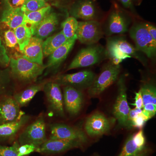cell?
I'll return each instance as SVG.
<instances>
[{
	"instance_id": "cell-39",
	"label": "cell",
	"mask_w": 156,
	"mask_h": 156,
	"mask_svg": "<svg viewBox=\"0 0 156 156\" xmlns=\"http://www.w3.org/2000/svg\"><path fill=\"white\" fill-rule=\"evenodd\" d=\"M148 32L149 33L153 38L156 41V28L155 27L148 23H143Z\"/></svg>"
},
{
	"instance_id": "cell-43",
	"label": "cell",
	"mask_w": 156,
	"mask_h": 156,
	"mask_svg": "<svg viewBox=\"0 0 156 156\" xmlns=\"http://www.w3.org/2000/svg\"><path fill=\"white\" fill-rule=\"evenodd\" d=\"M132 156H147V151L145 149V148H144L142 150L140 151L138 153L135 154Z\"/></svg>"
},
{
	"instance_id": "cell-45",
	"label": "cell",
	"mask_w": 156,
	"mask_h": 156,
	"mask_svg": "<svg viewBox=\"0 0 156 156\" xmlns=\"http://www.w3.org/2000/svg\"><path fill=\"white\" fill-rule=\"evenodd\" d=\"M4 1H5V2L6 4H8V2H9V0H4Z\"/></svg>"
},
{
	"instance_id": "cell-9",
	"label": "cell",
	"mask_w": 156,
	"mask_h": 156,
	"mask_svg": "<svg viewBox=\"0 0 156 156\" xmlns=\"http://www.w3.org/2000/svg\"><path fill=\"white\" fill-rule=\"evenodd\" d=\"M103 32L100 23L95 20L78 22L76 35L81 43L91 45L96 44L102 38Z\"/></svg>"
},
{
	"instance_id": "cell-7",
	"label": "cell",
	"mask_w": 156,
	"mask_h": 156,
	"mask_svg": "<svg viewBox=\"0 0 156 156\" xmlns=\"http://www.w3.org/2000/svg\"><path fill=\"white\" fill-rule=\"evenodd\" d=\"M118 95L113 106L114 115L119 125L123 127L129 126L128 115L130 108L127 100V87L124 76L118 80Z\"/></svg>"
},
{
	"instance_id": "cell-38",
	"label": "cell",
	"mask_w": 156,
	"mask_h": 156,
	"mask_svg": "<svg viewBox=\"0 0 156 156\" xmlns=\"http://www.w3.org/2000/svg\"><path fill=\"white\" fill-rule=\"evenodd\" d=\"M142 112V109L137 108H135L134 109H130L129 115H128V121H129V126H130V122L131 120L134 119L135 117L139 114L141 113Z\"/></svg>"
},
{
	"instance_id": "cell-29",
	"label": "cell",
	"mask_w": 156,
	"mask_h": 156,
	"mask_svg": "<svg viewBox=\"0 0 156 156\" xmlns=\"http://www.w3.org/2000/svg\"><path fill=\"white\" fill-rule=\"evenodd\" d=\"M78 21L73 17H68L62 23V33L67 39L70 38L76 34L78 28Z\"/></svg>"
},
{
	"instance_id": "cell-17",
	"label": "cell",
	"mask_w": 156,
	"mask_h": 156,
	"mask_svg": "<svg viewBox=\"0 0 156 156\" xmlns=\"http://www.w3.org/2000/svg\"><path fill=\"white\" fill-rule=\"evenodd\" d=\"M43 41L37 37H32L28 45L22 52L23 57L41 66L43 65Z\"/></svg>"
},
{
	"instance_id": "cell-32",
	"label": "cell",
	"mask_w": 156,
	"mask_h": 156,
	"mask_svg": "<svg viewBox=\"0 0 156 156\" xmlns=\"http://www.w3.org/2000/svg\"><path fill=\"white\" fill-rule=\"evenodd\" d=\"M19 145L18 142L11 147L0 145V156H18L17 149Z\"/></svg>"
},
{
	"instance_id": "cell-36",
	"label": "cell",
	"mask_w": 156,
	"mask_h": 156,
	"mask_svg": "<svg viewBox=\"0 0 156 156\" xmlns=\"http://www.w3.org/2000/svg\"><path fill=\"white\" fill-rule=\"evenodd\" d=\"M10 58L8 56L5 48L2 44L0 37V66L5 67L10 63Z\"/></svg>"
},
{
	"instance_id": "cell-18",
	"label": "cell",
	"mask_w": 156,
	"mask_h": 156,
	"mask_svg": "<svg viewBox=\"0 0 156 156\" xmlns=\"http://www.w3.org/2000/svg\"><path fill=\"white\" fill-rule=\"evenodd\" d=\"M58 24L57 14L49 13L37 26L33 32V36L43 40L47 38L56 30Z\"/></svg>"
},
{
	"instance_id": "cell-1",
	"label": "cell",
	"mask_w": 156,
	"mask_h": 156,
	"mask_svg": "<svg viewBox=\"0 0 156 156\" xmlns=\"http://www.w3.org/2000/svg\"><path fill=\"white\" fill-rule=\"evenodd\" d=\"M105 50L107 57L115 65H120L123 60L130 58H136L144 65H146V62L140 56L139 51L122 37L108 39Z\"/></svg>"
},
{
	"instance_id": "cell-23",
	"label": "cell",
	"mask_w": 156,
	"mask_h": 156,
	"mask_svg": "<svg viewBox=\"0 0 156 156\" xmlns=\"http://www.w3.org/2000/svg\"><path fill=\"white\" fill-rule=\"evenodd\" d=\"M128 24L119 11H113L109 18L108 30V34H122L128 31Z\"/></svg>"
},
{
	"instance_id": "cell-12",
	"label": "cell",
	"mask_w": 156,
	"mask_h": 156,
	"mask_svg": "<svg viewBox=\"0 0 156 156\" xmlns=\"http://www.w3.org/2000/svg\"><path fill=\"white\" fill-rule=\"evenodd\" d=\"M60 85L54 81L47 82L45 85L44 91L50 108L56 115L64 116L63 95Z\"/></svg>"
},
{
	"instance_id": "cell-28",
	"label": "cell",
	"mask_w": 156,
	"mask_h": 156,
	"mask_svg": "<svg viewBox=\"0 0 156 156\" xmlns=\"http://www.w3.org/2000/svg\"><path fill=\"white\" fill-rule=\"evenodd\" d=\"M144 106L147 104L156 105V88L154 84L147 83L144 84L140 89Z\"/></svg>"
},
{
	"instance_id": "cell-15",
	"label": "cell",
	"mask_w": 156,
	"mask_h": 156,
	"mask_svg": "<svg viewBox=\"0 0 156 156\" xmlns=\"http://www.w3.org/2000/svg\"><path fill=\"white\" fill-rule=\"evenodd\" d=\"M63 98L66 109L69 114L78 115L83 104V95L81 91L73 87H65Z\"/></svg>"
},
{
	"instance_id": "cell-41",
	"label": "cell",
	"mask_w": 156,
	"mask_h": 156,
	"mask_svg": "<svg viewBox=\"0 0 156 156\" xmlns=\"http://www.w3.org/2000/svg\"><path fill=\"white\" fill-rule=\"evenodd\" d=\"M143 110L150 113L154 116L156 112V105L152 104H147L144 106Z\"/></svg>"
},
{
	"instance_id": "cell-14",
	"label": "cell",
	"mask_w": 156,
	"mask_h": 156,
	"mask_svg": "<svg viewBox=\"0 0 156 156\" xmlns=\"http://www.w3.org/2000/svg\"><path fill=\"white\" fill-rule=\"evenodd\" d=\"M82 144V143L76 141L49 139L37 148L35 151L45 154H54L80 147Z\"/></svg>"
},
{
	"instance_id": "cell-31",
	"label": "cell",
	"mask_w": 156,
	"mask_h": 156,
	"mask_svg": "<svg viewBox=\"0 0 156 156\" xmlns=\"http://www.w3.org/2000/svg\"><path fill=\"white\" fill-rule=\"evenodd\" d=\"M143 149L138 148L134 144L132 135H131L126 140L122 151L118 156H132L138 153Z\"/></svg>"
},
{
	"instance_id": "cell-34",
	"label": "cell",
	"mask_w": 156,
	"mask_h": 156,
	"mask_svg": "<svg viewBox=\"0 0 156 156\" xmlns=\"http://www.w3.org/2000/svg\"><path fill=\"white\" fill-rule=\"evenodd\" d=\"M148 121L146 117L142 112L137 115L130 122V126H133L134 128H142L144 124Z\"/></svg>"
},
{
	"instance_id": "cell-3",
	"label": "cell",
	"mask_w": 156,
	"mask_h": 156,
	"mask_svg": "<svg viewBox=\"0 0 156 156\" xmlns=\"http://www.w3.org/2000/svg\"><path fill=\"white\" fill-rule=\"evenodd\" d=\"M121 72L120 65H115L111 61L104 66L98 76H96L93 83L88 89L90 98L98 97L106 89L116 81Z\"/></svg>"
},
{
	"instance_id": "cell-6",
	"label": "cell",
	"mask_w": 156,
	"mask_h": 156,
	"mask_svg": "<svg viewBox=\"0 0 156 156\" xmlns=\"http://www.w3.org/2000/svg\"><path fill=\"white\" fill-rule=\"evenodd\" d=\"M47 140L45 120L40 116L20 134L18 143L20 145L33 144L37 148Z\"/></svg>"
},
{
	"instance_id": "cell-40",
	"label": "cell",
	"mask_w": 156,
	"mask_h": 156,
	"mask_svg": "<svg viewBox=\"0 0 156 156\" xmlns=\"http://www.w3.org/2000/svg\"><path fill=\"white\" fill-rule=\"evenodd\" d=\"M25 0H9L7 5L14 8H21Z\"/></svg>"
},
{
	"instance_id": "cell-2",
	"label": "cell",
	"mask_w": 156,
	"mask_h": 156,
	"mask_svg": "<svg viewBox=\"0 0 156 156\" xmlns=\"http://www.w3.org/2000/svg\"><path fill=\"white\" fill-rule=\"evenodd\" d=\"M9 65L13 77L20 82L28 83L36 80L46 68L21 57L10 58Z\"/></svg>"
},
{
	"instance_id": "cell-42",
	"label": "cell",
	"mask_w": 156,
	"mask_h": 156,
	"mask_svg": "<svg viewBox=\"0 0 156 156\" xmlns=\"http://www.w3.org/2000/svg\"><path fill=\"white\" fill-rule=\"evenodd\" d=\"M123 5L127 8H131L132 7V2L131 0H120Z\"/></svg>"
},
{
	"instance_id": "cell-35",
	"label": "cell",
	"mask_w": 156,
	"mask_h": 156,
	"mask_svg": "<svg viewBox=\"0 0 156 156\" xmlns=\"http://www.w3.org/2000/svg\"><path fill=\"white\" fill-rule=\"evenodd\" d=\"M134 144L138 148L143 149L144 148L145 144V138L143 131L140 130L138 132L132 135Z\"/></svg>"
},
{
	"instance_id": "cell-26",
	"label": "cell",
	"mask_w": 156,
	"mask_h": 156,
	"mask_svg": "<svg viewBox=\"0 0 156 156\" xmlns=\"http://www.w3.org/2000/svg\"><path fill=\"white\" fill-rule=\"evenodd\" d=\"M67 40L62 31L52 36L48 37L45 41L43 42L44 56L46 57L50 56L56 49L63 44Z\"/></svg>"
},
{
	"instance_id": "cell-20",
	"label": "cell",
	"mask_w": 156,
	"mask_h": 156,
	"mask_svg": "<svg viewBox=\"0 0 156 156\" xmlns=\"http://www.w3.org/2000/svg\"><path fill=\"white\" fill-rule=\"evenodd\" d=\"M0 37L2 44L9 56V54L21 52L19 50L14 29L0 22Z\"/></svg>"
},
{
	"instance_id": "cell-13",
	"label": "cell",
	"mask_w": 156,
	"mask_h": 156,
	"mask_svg": "<svg viewBox=\"0 0 156 156\" xmlns=\"http://www.w3.org/2000/svg\"><path fill=\"white\" fill-rule=\"evenodd\" d=\"M14 97H5L0 100V126L15 122L24 114Z\"/></svg>"
},
{
	"instance_id": "cell-37",
	"label": "cell",
	"mask_w": 156,
	"mask_h": 156,
	"mask_svg": "<svg viewBox=\"0 0 156 156\" xmlns=\"http://www.w3.org/2000/svg\"><path fill=\"white\" fill-rule=\"evenodd\" d=\"M133 105L136 108L142 109L144 107L142 96L140 91L135 93V102Z\"/></svg>"
},
{
	"instance_id": "cell-44",
	"label": "cell",
	"mask_w": 156,
	"mask_h": 156,
	"mask_svg": "<svg viewBox=\"0 0 156 156\" xmlns=\"http://www.w3.org/2000/svg\"><path fill=\"white\" fill-rule=\"evenodd\" d=\"M4 76H3V73L2 71L0 70V89L2 88V85H3L4 82Z\"/></svg>"
},
{
	"instance_id": "cell-24",
	"label": "cell",
	"mask_w": 156,
	"mask_h": 156,
	"mask_svg": "<svg viewBox=\"0 0 156 156\" xmlns=\"http://www.w3.org/2000/svg\"><path fill=\"white\" fill-rule=\"evenodd\" d=\"M47 82L34 84L14 95V98L20 107L27 105L38 92L44 90Z\"/></svg>"
},
{
	"instance_id": "cell-33",
	"label": "cell",
	"mask_w": 156,
	"mask_h": 156,
	"mask_svg": "<svg viewBox=\"0 0 156 156\" xmlns=\"http://www.w3.org/2000/svg\"><path fill=\"white\" fill-rule=\"evenodd\" d=\"M36 147L33 144H26L19 145L17 149L18 156H25L35 151Z\"/></svg>"
},
{
	"instance_id": "cell-10",
	"label": "cell",
	"mask_w": 156,
	"mask_h": 156,
	"mask_svg": "<svg viewBox=\"0 0 156 156\" xmlns=\"http://www.w3.org/2000/svg\"><path fill=\"white\" fill-rule=\"evenodd\" d=\"M50 139L73 140L85 143L87 138L86 134L80 129L61 123L50 126Z\"/></svg>"
},
{
	"instance_id": "cell-5",
	"label": "cell",
	"mask_w": 156,
	"mask_h": 156,
	"mask_svg": "<svg viewBox=\"0 0 156 156\" xmlns=\"http://www.w3.org/2000/svg\"><path fill=\"white\" fill-rule=\"evenodd\" d=\"M129 34L135 43L136 50L145 53L148 58L155 56L156 41L148 32L144 23L134 24L130 29Z\"/></svg>"
},
{
	"instance_id": "cell-46",
	"label": "cell",
	"mask_w": 156,
	"mask_h": 156,
	"mask_svg": "<svg viewBox=\"0 0 156 156\" xmlns=\"http://www.w3.org/2000/svg\"><path fill=\"white\" fill-rule=\"evenodd\" d=\"M42 1H45V0H42Z\"/></svg>"
},
{
	"instance_id": "cell-47",
	"label": "cell",
	"mask_w": 156,
	"mask_h": 156,
	"mask_svg": "<svg viewBox=\"0 0 156 156\" xmlns=\"http://www.w3.org/2000/svg\"><path fill=\"white\" fill-rule=\"evenodd\" d=\"M136 1H138V0H136Z\"/></svg>"
},
{
	"instance_id": "cell-30",
	"label": "cell",
	"mask_w": 156,
	"mask_h": 156,
	"mask_svg": "<svg viewBox=\"0 0 156 156\" xmlns=\"http://www.w3.org/2000/svg\"><path fill=\"white\" fill-rule=\"evenodd\" d=\"M49 5L45 1L25 0V2L20 8L24 13H27L37 11Z\"/></svg>"
},
{
	"instance_id": "cell-4",
	"label": "cell",
	"mask_w": 156,
	"mask_h": 156,
	"mask_svg": "<svg viewBox=\"0 0 156 156\" xmlns=\"http://www.w3.org/2000/svg\"><path fill=\"white\" fill-rule=\"evenodd\" d=\"M106 57V50L101 45H89L79 51L69 66L67 70L92 66L99 63Z\"/></svg>"
},
{
	"instance_id": "cell-19",
	"label": "cell",
	"mask_w": 156,
	"mask_h": 156,
	"mask_svg": "<svg viewBox=\"0 0 156 156\" xmlns=\"http://www.w3.org/2000/svg\"><path fill=\"white\" fill-rule=\"evenodd\" d=\"M72 17L83 20L85 21L95 20L96 17V10L92 0H80L71 11Z\"/></svg>"
},
{
	"instance_id": "cell-16",
	"label": "cell",
	"mask_w": 156,
	"mask_h": 156,
	"mask_svg": "<svg viewBox=\"0 0 156 156\" xmlns=\"http://www.w3.org/2000/svg\"><path fill=\"white\" fill-rule=\"evenodd\" d=\"M77 40V37L75 35L72 37L68 39L63 44L56 49L50 54L46 68L56 69L59 66L68 55L69 53Z\"/></svg>"
},
{
	"instance_id": "cell-25",
	"label": "cell",
	"mask_w": 156,
	"mask_h": 156,
	"mask_svg": "<svg viewBox=\"0 0 156 156\" xmlns=\"http://www.w3.org/2000/svg\"><path fill=\"white\" fill-rule=\"evenodd\" d=\"M51 7L50 5L33 12L24 13L23 24H27L30 27L32 33L43 20L50 13ZM33 35V34H32Z\"/></svg>"
},
{
	"instance_id": "cell-21",
	"label": "cell",
	"mask_w": 156,
	"mask_h": 156,
	"mask_svg": "<svg viewBox=\"0 0 156 156\" xmlns=\"http://www.w3.org/2000/svg\"><path fill=\"white\" fill-rule=\"evenodd\" d=\"M7 5V7L4 9L1 15L0 22L14 29L23 24L24 12L20 8H12Z\"/></svg>"
},
{
	"instance_id": "cell-11",
	"label": "cell",
	"mask_w": 156,
	"mask_h": 156,
	"mask_svg": "<svg viewBox=\"0 0 156 156\" xmlns=\"http://www.w3.org/2000/svg\"><path fill=\"white\" fill-rule=\"evenodd\" d=\"M112 122L103 114L96 112L87 118L85 125L86 133L91 137L100 136L108 132Z\"/></svg>"
},
{
	"instance_id": "cell-22",
	"label": "cell",
	"mask_w": 156,
	"mask_h": 156,
	"mask_svg": "<svg viewBox=\"0 0 156 156\" xmlns=\"http://www.w3.org/2000/svg\"><path fill=\"white\" fill-rule=\"evenodd\" d=\"M30 119L29 116L24 114L17 121L0 126V139H14L21 128L28 123Z\"/></svg>"
},
{
	"instance_id": "cell-27",
	"label": "cell",
	"mask_w": 156,
	"mask_h": 156,
	"mask_svg": "<svg viewBox=\"0 0 156 156\" xmlns=\"http://www.w3.org/2000/svg\"><path fill=\"white\" fill-rule=\"evenodd\" d=\"M19 50L21 53L28 45L33 37L30 27L27 24H22L14 29Z\"/></svg>"
},
{
	"instance_id": "cell-8",
	"label": "cell",
	"mask_w": 156,
	"mask_h": 156,
	"mask_svg": "<svg viewBox=\"0 0 156 156\" xmlns=\"http://www.w3.org/2000/svg\"><path fill=\"white\" fill-rule=\"evenodd\" d=\"M96 75L90 70H84L72 74L58 75L54 82L60 86H69L80 90L89 89L93 83Z\"/></svg>"
}]
</instances>
